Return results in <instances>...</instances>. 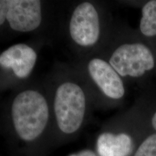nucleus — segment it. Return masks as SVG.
<instances>
[{
    "label": "nucleus",
    "mask_w": 156,
    "mask_h": 156,
    "mask_svg": "<svg viewBox=\"0 0 156 156\" xmlns=\"http://www.w3.org/2000/svg\"><path fill=\"white\" fill-rule=\"evenodd\" d=\"M152 124H153V128L156 130V112L154 114L153 119H152Z\"/></svg>",
    "instance_id": "13"
},
{
    "label": "nucleus",
    "mask_w": 156,
    "mask_h": 156,
    "mask_svg": "<svg viewBox=\"0 0 156 156\" xmlns=\"http://www.w3.org/2000/svg\"><path fill=\"white\" fill-rule=\"evenodd\" d=\"M97 152L100 156H129L133 141L128 134L104 132L97 140Z\"/></svg>",
    "instance_id": "8"
},
{
    "label": "nucleus",
    "mask_w": 156,
    "mask_h": 156,
    "mask_svg": "<svg viewBox=\"0 0 156 156\" xmlns=\"http://www.w3.org/2000/svg\"><path fill=\"white\" fill-rule=\"evenodd\" d=\"M69 156H96L93 152L88 151V150H84L77 154H73Z\"/></svg>",
    "instance_id": "12"
},
{
    "label": "nucleus",
    "mask_w": 156,
    "mask_h": 156,
    "mask_svg": "<svg viewBox=\"0 0 156 156\" xmlns=\"http://www.w3.org/2000/svg\"><path fill=\"white\" fill-rule=\"evenodd\" d=\"M54 112L58 127L66 134H72L80 127L85 112V96L81 87L65 83L56 90Z\"/></svg>",
    "instance_id": "2"
},
{
    "label": "nucleus",
    "mask_w": 156,
    "mask_h": 156,
    "mask_svg": "<svg viewBox=\"0 0 156 156\" xmlns=\"http://www.w3.org/2000/svg\"><path fill=\"white\" fill-rule=\"evenodd\" d=\"M6 20L14 30L30 32L36 30L42 20L41 1L7 0Z\"/></svg>",
    "instance_id": "5"
},
{
    "label": "nucleus",
    "mask_w": 156,
    "mask_h": 156,
    "mask_svg": "<svg viewBox=\"0 0 156 156\" xmlns=\"http://www.w3.org/2000/svg\"><path fill=\"white\" fill-rule=\"evenodd\" d=\"M90 75L106 96L119 99L124 95V87L119 75L110 64L100 58H93L88 64Z\"/></svg>",
    "instance_id": "6"
},
{
    "label": "nucleus",
    "mask_w": 156,
    "mask_h": 156,
    "mask_svg": "<svg viewBox=\"0 0 156 156\" xmlns=\"http://www.w3.org/2000/svg\"><path fill=\"white\" fill-rule=\"evenodd\" d=\"M12 117L20 137L25 141H32L41 135L47 124V102L36 91H23L13 101Z\"/></svg>",
    "instance_id": "1"
},
{
    "label": "nucleus",
    "mask_w": 156,
    "mask_h": 156,
    "mask_svg": "<svg viewBox=\"0 0 156 156\" xmlns=\"http://www.w3.org/2000/svg\"><path fill=\"white\" fill-rule=\"evenodd\" d=\"M72 38L80 46H89L98 41L100 23L96 9L92 4L84 2L74 10L69 24Z\"/></svg>",
    "instance_id": "4"
},
{
    "label": "nucleus",
    "mask_w": 156,
    "mask_h": 156,
    "mask_svg": "<svg viewBox=\"0 0 156 156\" xmlns=\"http://www.w3.org/2000/svg\"><path fill=\"white\" fill-rule=\"evenodd\" d=\"M109 64L122 77H141L151 70L155 60L151 50L141 44H124L112 54Z\"/></svg>",
    "instance_id": "3"
},
{
    "label": "nucleus",
    "mask_w": 156,
    "mask_h": 156,
    "mask_svg": "<svg viewBox=\"0 0 156 156\" xmlns=\"http://www.w3.org/2000/svg\"><path fill=\"white\" fill-rule=\"evenodd\" d=\"M140 30L146 36H156V1L148 2L142 9Z\"/></svg>",
    "instance_id": "9"
},
{
    "label": "nucleus",
    "mask_w": 156,
    "mask_h": 156,
    "mask_svg": "<svg viewBox=\"0 0 156 156\" xmlns=\"http://www.w3.org/2000/svg\"><path fill=\"white\" fill-rule=\"evenodd\" d=\"M134 156H156V134L146 138Z\"/></svg>",
    "instance_id": "10"
},
{
    "label": "nucleus",
    "mask_w": 156,
    "mask_h": 156,
    "mask_svg": "<svg viewBox=\"0 0 156 156\" xmlns=\"http://www.w3.org/2000/svg\"><path fill=\"white\" fill-rule=\"evenodd\" d=\"M36 51L28 45L19 44L11 46L0 54V67L12 69L17 77L30 75L36 62Z\"/></svg>",
    "instance_id": "7"
},
{
    "label": "nucleus",
    "mask_w": 156,
    "mask_h": 156,
    "mask_svg": "<svg viewBox=\"0 0 156 156\" xmlns=\"http://www.w3.org/2000/svg\"><path fill=\"white\" fill-rule=\"evenodd\" d=\"M7 9V0H0V25H2L6 20Z\"/></svg>",
    "instance_id": "11"
}]
</instances>
